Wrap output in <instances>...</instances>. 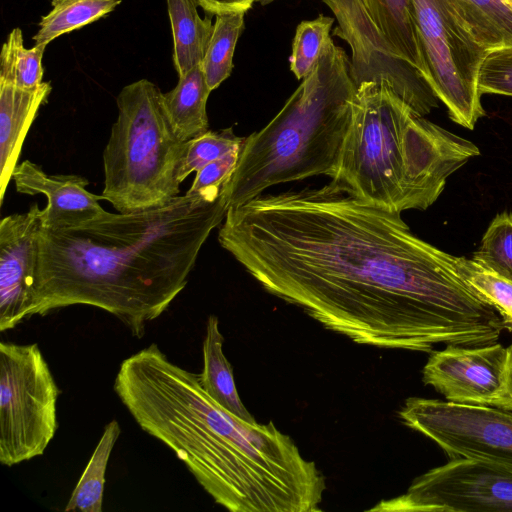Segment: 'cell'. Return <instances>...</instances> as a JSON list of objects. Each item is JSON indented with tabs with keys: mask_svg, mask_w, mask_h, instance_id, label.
I'll use <instances>...</instances> for the list:
<instances>
[{
	"mask_svg": "<svg viewBox=\"0 0 512 512\" xmlns=\"http://www.w3.org/2000/svg\"><path fill=\"white\" fill-rule=\"evenodd\" d=\"M322 1L337 20L333 34L351 48L350 73L356 88L366 81L385 80L401 93L413 82V68L425 79L411 0Z\"/></svg>",
	"mask_w": 512,
	"mask_h": 512,
	"instance_id": "cell-6",
	"label": "cell"
},
{
	"mask_svg": "<svg viewBox=\"0 0 512 512\" xmlns=\"http://www.w3.org/2000/svg\"><path fill=\"white\" fill-rule=\"evenodd\" d=\"M508 2L512 3V0H507Z\"/></svg>",
	"mask_w": 512,
	"mask_h": 512,
	"instance_id": "cell-32",
	"label": "cell"
},
{
	"mask_svg": "<svg viewBox=\"0 0 512 512\" xmlns=\"http://www.w3.org/2000/svg\"><path fill=\"white\" fill-rule=\"evenodd\" d=\"M198 6V0H167L178 77L202 63L212 35L211 14L201 18Z\"/></svg>",
	"mask_w": 512,
	"mask_h": 512,
	"instance_id": "cell-17",
	"label": "cell"
},
{
	"mask_svg": "<svg viewBox=\"0 0 512 512\" xmlns=\"http://www.w3.org/2000/svg\"><path fill=\"white\" fill-rule=\"evenodd\" d=\"M478 85L481 94L512 96V46L486 51Z\"/></svg>",
	"mask_w": 512,
	"mask_h": 512,
	"instance_id": "cell-27",
	"label": "cell"
},
{
	"mask_svg": "<svg viewBox=\"0 0 512 512\" xmlns=\"http://www.w3.org/2000/svg\"><path fill=\"white\" fill-rule=\"evenodd\" d=\"M508 348V362L502 393L492 406L512 410V344Z\"/></svg>",
	"mask_w": 512,
	"mask_h": 512,
	"instance_id": "cell-30",
	"label": "cell"
},
{
	"mask_svg": "<svg viewBox=\"0 0 512 512\" xmlns=\"http://www.w3.org/2000/svg\"><path fill=\"white\" fill-rule=\"evenodd\" d=\"M242 147L237 148L222 158H219L196 172V176L186 193L207 194L220 193L231 178Z\"/></svg>",
	"mask_w": 512,
	"mask_h": 512,
	"instance_id": "cell-28",
	"label": "cell"
},
{
	"mask_svg": "<svg viewBox=\"0 0 512 512\" xmlns=\"http://www.w3.org/2000/svg\"><path fill=\"white\" fill-rule=\"evenodd\" d=\"M255 0H198L203 10L211 15L226 14L232 12H246Z\"/></svg>",
	"mask_w": 512,
	"mask_h": 512,
	"instance_id": "cell-29",
	"label": "cell"
},
{
	"mask_svg": "<svg viewBox=\"0 0 512 512\" xmlns=\"http://www.w3.org/2000/svg\"><path fill=\"white\" fill-rule=\"evenodd\" d=\"M51 91L49 81L27 90L17 87L9 79L0 78V205L18 164L26 135Z\"/></svg>",
	"mask_w": 512,
	"mask_h": 512,
	"instance_id": "cell-14",
	"label": "cell"
},
{
	"mask_svg": "<svg viewBox=\"0 0 512 512\" xmlns=\"http://www.w3.org/2000/svg\"><path fill=\"white\" fill-rule=\"evenodd\" d=\"M479 154L474 143L418 114L385 80L366 81L356 88L332 180L394 212L425 210L448 177Z\"/></svg>",
	"mask_w": 512,
	"mask_h": 512,
	"instance_id": "cell-3",
	"label": "cell"
},
{
	"mask_svg": "<svg viewBox=\"0 0 512 512\" xmlns=\"http://www.w3.org/2000/svg\"><path fill=\"white\" fill-rule=\"evenodd\" d=\"M60 389L37 344L0 343V463L41 456L57 428Z\"/></svg>",
	"mask_w": 512,
	"mask_h": 512,
	"instance_id": "cell-8",
	"label": "cell"
},
{
	"mask_svg": "<svg viewBox=\"0 0 512 512\" xmlns=\"http://www.w3.org/2000/svg\"><path fill=\"white\" fill-rule=\"evenodd\" d=\"M121 0H52L51 11L42 16L33 36L35 44L48 45L55 38L105 17Z\"/></svg>",
	"mask_w": 512,
	"mask_h": 512,
	"instance_id": "cell-20",
	"label": "cell"
},
{
	"mask_svg": "<svg viewBox=\"0 0 512 512\" xmlns=\"http://www.w3.org/2000/svg\"><path fill=\"white\" fill-rule=\"evenodd\" d=\"M224 337L217 316L210 315L203 340V369L199 381L204 391L219 405L237 417L255 422L236 388L233 369L223 352Z\"/></svg>",
	"mask_w": 512,
	"mask_h": 512,
	"instance_id": "cell-15",
	"label": "cell"
},
{
	"mask_svg": "<svg viewBox=\"0 0 512 512\" xmlns=\"http://www.w3.org/2000/svg\"><path fill=\"white\" fill-rule=\"evenodd\" d=\"M425 80L452 121L474 129L485 115L478 85L486 49L476 40L454 0H411Z\"/></svg>",
	"mask_w": 512,
	"mask_h": 512,
	"instance_id": "cell-7",
	"label": "cell"
},
{
	"mask_svg": "<svg viewBox=\"0 0 512 512\" xmlns=\"http://www.w3.org/2000/svg\"><path fill=\"white\" fill-rule=\"evenodd\" d=\"M398 415L450 459H481L512 470V410L410 397Z\"/></svg>",
	"mask_w": 512,
	"mask_h": 512,
	"instance_id": "cell-9",
	"label": "cell"
},
{
	"mask_svg": "<svg viewBox=\"0 0 512 512\" xmlns=\"http://www.w3.org/2000/svg\"><path fill=\"white\" fill-rule=\"evenodd\" d=\"M227 210L222 189L185 193L146 210L105 211L75 227H41L27 319L87 305L115 316L141 338L186 287L202 246Z\"/></svg>",
	"mask_w": 512,
	"mask_h": 512,
	"instance_id": "cell-2",
	"label": "cell"
},
{
	"mask_svg": "<svg viewBox=\"0 0 512 512\" xmlns=\"http://www.w3.org/2000/svg\"><path fill=\"white\" fill-rule=\"evenodd\" d=\"M244 137L236 136L232 128L219 131L208 130L186 143L179 181L182 183L192 172H197L207 164L224 157L243 146Z\"/></svg>",
	"mask_w": 512,
	"mask_h": 512,
	"instance_id": "cell-24",
	"label": "cell"
},
{
	"mask_svg": "<svg viewBox=\"0 0 512 512\" xmlns=\"http://www.w3.org/2000/svg\"><path fill=\"white\" fill-rule=\"evenodd\" d=\"M476 40L486 49L512 46V3L507 0H454Z\"/></svg>",
	"mask_w": 512,
	"mask_h": 512,
	"instance_id": "cell-19",
	"label": "cell"
},
{
	"mask_svg": "<svg viewBox=\"0 0 512 512\" xmlns=\"http://www.w3.org/2000/svg\"><path fill=\"white\" fill-rule=\"evenodd\" d=\"M47 45L35 44L25 48L20 28L7 36L0 54V78L13 81L22 89H36L42 84V58Z\"/></svg>",
	"mask_w": 512,
	"mask_h": 512,
	"instance_id": "cell-23",
	"label": "cell"
},
{
	"mask_svg": "<svg viewBox=\"0 0 512 512\" xmlns=\"http://www.w3.org/2000/svg\"><path fill=\"white\" fill-rule=\"evenodd\" d=\"M350 63L329 37L317 63L282 109L245 138L236 168L223 187L228 208L274 185L336 176L356 93Z\"/></svg>",
	"mask_w": 512,
	"mask_h": 512,
	"instance_id": "cell-4",
	"label": "cell"
},
{
	"mask_svg": "<svg viewBox=\"0 0 512 512\" xmlns=\"http://www.w3.org/2000/svg\"><path fill=\"white\" fill-rule=\"evenodd\" d=\"M12 180L17 192L42 194L47 198L41 209V226L63 229L89 222L106 210L99 204L101 195L89 192V181L75 174H47L40 165L24 160L15 167Z\"/></svg>",
	"mask_w": 512,
	"mask_h": 512,
	"instance_id": "cell-13",
	"label": "cell"
},
{
	"mask_svg": "<svg viewBox=\"0 0 512 512\" xmlns=\"http://www.w3.org/2000/svg\"><path fill=\"white\" fill-rule=\"evenodd\" d=\"M507 362L508 348L498 342L475 347L447 345L431 352L422 380L446 401L492 406L504 388Z\"/></svg>",
	"mask_w": 512,
	"mask_h": 512,
	"instance_id": "cell-11",
	"label": "cell"
},
{
	"mask_svg": "<svg viewBox=\"0 0 512 512\" xmlns=\"http://www.w3.org/2000/svg\"><path fill=\"white\" fill-rule=\"evenodd\" d=\"M452 263L464 282L499 313L512 332V280L473 258L452 255Z\"/></svg>",
	"mask_w": 512,
	"mask_h": 512,
	"instance_id": "cell-22",
	"label": "cell"
},
{
	"mask_svg": "<svg viewBox=\"0 0 512 512\" xmlns=\"http://www.w3.org/2000/svg\"><path fill=\"white\" fill-rule=\"evenodd\" d=\"M333 21L331 17L319 15L297 26L290 56V69L297 79L302 80L317 63L330 37Z\"/></svg>",
	"mask_w": 512,
	"mask_h": 512,
	"instance_id": "cell-26",
	"label": "cell"
},
{
	"mask_svg": "<svg viewBox=\"0 0 512 512\" xmlns=\"http://www.w3.org/2000/svg\"><path fill=\"white\" fill-rule=\"evenodd\" d=\"M256 1H258L262 5H266V4L270 3V2H272L273 0H256Z\"/></svg>",
	"mask_w": 512,
	"mask_h": 512,
	"instance_id": "cell-31",
	"label": "cell"
},
{
	"mask_svg": "<svg viewBox=\"0 0 512 512\" xmlns=\"http://www.w3.org/2000/svg\"><path fill=\"white\" fill-rule=\"evenodd\" d=\"M121 434L117 420L104 427L102 436L75 486L65 511L102 512L105 474L114 445Z\"/></svg>",
	"mask_w": 512,
	"mask_h": 512,
	"instance_id": "cell-18",
	"label": "cell"
},
{
	"mask_svg": "<svg viewBox=\"0 0 512 512\" xmlns=\"http://www.w3.org/2000/svg\"><path fill=\"white\" fill-rule=\"evenodd\" d=\"M474 260L512 280V214L496 215L485 231Z\"/></svg>",
	"mask_w": 512,
	"mask_h": 512,
	"instance_id": "cell-25",
	"label": "cell"
},
{
	"mask_svg": "<svg viewBox=\"0 0 512 512\" xmlns=\"http://www.w3.org/2000/svg\"><path fill=\"white\" fill-rule=\"evenodd\" d=\"M41 209L32 203L24 213L0 222V331L27 320L38 260Z\"/></svg>",
	"mask_w": 512,
	"mask_h": 512,
	"instance_id": "cell-12",
	"label": "cell"
},
{
	"mask_svg": "<svg viewBox=\"0 0 512 512\" xmlns=\"http://www.w3.org/2000/svg\"><path fill=\"white\" fill-rule=\"evenodd\" d=\"M245 12L216 15L212 35L201 63L209 89H216L233 69L236 43L244 28Z\"/></svg>",
	"mask_w": 512,
	"mask_h": 512,
	"instance_id": "cell-21",
	"label": "cell"
},
{
	"mask_svg": "<svg viewBox=\"0 0 512 512\" xmlns=\"http://www.w3.org/2000/svg\"><path fill=\"white\" fill-rule=\"evenodd\" d=\"M372 512H512V470L491 461L453 458L420 475L407 491Z\"/></svg>",
	"mask_w": 512,
	"mask_h": 512,
	"instance_id": "cell-10",
	"label": "cell"
},
{
	"mask_svg": "<svg viewBox=\"0 0 512 512\" xmlns=\"http://www.w3.org/2000/svg\"><path fill=\"white\" fill-rule=\"evenodd\" d=\"M162 92L140 79L116 98L118 115L103 151L106 200L121 213L162 206L179 196L187 141L164 111Z\"/></svg>",
	"mask_w": 512,
	"mask_h": 512,
	"instance_id": "cell-5",
	"label": "cell"
},
{
	"mask_svg": "<svg viewBox=\"0 0 512 512\" xmlns=\"http://www.w3.org/2000/svg\"><path fill=\"white\" fill-rule=\"evenodd\" d=\"M400 214L332 180L229 207L218 241L268 293L356 344L496 343L499 313Z\"/></svg>",
	"mask_w": 512,
	"mask_h": 512,
	"instance_id": "cell-1",
	"label": "cell"
},
{
	"mask_svg": "<svg viewBox=\"0 0 512 512\" xmlns=\"http://www.w3.org/2000/svg\"><path fill=\"white\" fill-rule=\"evenodd\" d=\"M210 92L200 64L180 76L172 90L162 93L164 111L182 140L209 130L206 105Z\"/></svg>",
	"mask_w": 512,
	"mask_h": 512,
	"instance_id": "cell-16",
	"label": "cell"
}]
</instances>
